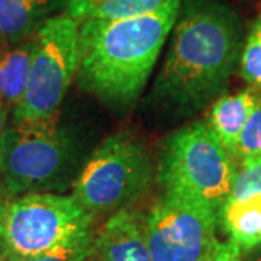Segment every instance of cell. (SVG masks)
I'll return each mask as SVG.
<instances>
[{
	"label": "cell",
	"mask_w": 261,
	"mask_h": 261,
	"mask_svg": "<svg viewBox=\"0 0 261 261\" xmlns=\"http://www.w3.org/2000/svg\"><path fill=\"white\" fill-rule=\"evenodd\" d=\"M167 56L151 99L190 116L224 94L243 54V25L219 0H180Z\"/></svg>",
	"instance_id": "obj_1"
},
{
	"label": "cell",
	"mask_w": 261,
	"mask_h": 261,
	"mask_svg": "<svg viewBox=\"0 0 261 261\" xmlns=\"http://www.w3.org/2000/svg\"><path fill=\"white\" fill-rule=\"evenodd\" d=\"M180 0L123 19H89L79 28L80 87L115 109L138 99L177 19Z\"/></svg>",
	"instance_id": "obj_2"
},
{
	"label": "cell",
	"mask_w": 261,
	"mask_h": 261,
	"mask_svg": "<svg viewBox=\"0 0 261 261\" xmlns=\"http://www.w3.org/2000/svg\"><path fill=\"white\" fill-rule=\"evenodd\" d=\"M83 145L56 116L12 122L0 137L2 183L12 196L63 193L83 167Z\"/></svg>",
	"instance_id": "obj_3"
},
{
	"label": "cell",
	"mask_w": 261,
	"mask_h": 261,
	"mask_svg": "<svg viewBox=\"0 0 261 261\" xmlns=\"http://www.w3.org/2000/svg\"><path fill=\"white\" fill-rule=\"evenodd\" d=\"M237 166L209 123L196 122L170 135L160 152L157 180L164 193L221 207L232 192Z\"/></svg>",
	"instance_id": "obj_4"
},
{
	"label": "cell",
	"mask_w": 261,
	"mask_h": 261,
	"mask_svg": "<svg viewBox=\"0 0 261 261\" xmlns=\"http://www.w3.org/2000/svg\"><path fill=\"white\" fill-rule=\"evenodd\" d=\"M93 216L73 195H5L0 197V245L6 258L42 254L93 231Z\"/></svg>",
	"instance_id": "obj_5"
},
{
	"label": "cell",
	"mask_w": 261,
	"mask_h": 261,
	"mask_svg": "<svg viewBox=\"0 0 261 261\" xmlns=\"http://www.w3.org/2000/svg\"><path fill=\"white\" fill-rule=\"evenodd\" d=\"M152 163L145 145L129 134L106 138L84 161L73 193L90 214L116 212L151 185Z\"/></svg>",
	"instance_id": "obj_6"
},
{
	"label": "cell",
	"mask_w": 261,
	"mask_h": 261,
	"mask_svg": "<svg viewBox=\"0 0 261 261\" xmlns=\"http://www.w3.org/2000/svg\"><path fill=\"white\" fill-rule=\"evenodd\" d=\"M80 23L68 15L48 19L35 34L28 83L12 122L56 116L79 68Z\"/></svg>",
	"instance_id": "obj_7"
},
{
	"label": "cell",
	"mask_w": 261,
	"mask_h": 261,
	"mask_svg": "<svg viewBox=\"0 0 261 261\" xmlns=\"http://www.w3.org/2000/svg\"><path fill=\"white\" fill-rule=\"evenodd\" d=\"M219 216L212 207L163 193L144 218L152 261H203L219 244Z\"/></svg>",
	"instance_id": "obj_8"
},
{
	"label": "cell",
	"mask_w": 261,
	"mask_h": 261,
	"mask_svg": "<svg viewBox=\"0 0 261 261\" xmlns=\"http://www.w3.org/2000/svg\"><path fill=\"white\" fill-rule=\"evenodd\" d=\"M94 261H152L144 218L123 207L111 215L94 238Z\"/></svg>",
	"instance_id": "obj_9"
},
{
	"label": "cell",
	"mask_w": 261,
	"mask_h": 261,
	"mask_svg": "<svg viewBox=\"0 0 261 261\" xmlns=\"http://www.w3.org/2000/svg\"><path fill=\"white\" fill-rule=\"evenodd\" d=\"M68 0H0V42L16 45L32 38Z\"/></svg>",
	"instance_id": "obj_10"
},
{
	"label": "cell",
	"mask_w": 261,
	"mask_h": 261,
	"mask_svg": "<svg viewBox=\"0 0 261 261\" xmlns=\"http://www.w3.org/2000/svg\"><path fill=\"white\" fill-rule=\"evenodd\" d=\"M260 96L258 89L248 87L235 94H222L212 105L207 123L233 161L237 160L244 126L255 109Z\"/></svg>",
	"instance_id": "obj_11"
},
{
	"label": "cell",
	"mask_w": 261,
	"mask_h": 261,
	"mask_svg": "<svg viewBox=\"0 0 261 261\" xmlns=\"http://www.w3.org/2000/svg\"><path fill=\"white\" fill-rule=\"evenodd\" d=\"M219 224L243 252L261 245V192L228 197L219 211Z\"/></svg>",
	"instance_id": "obj_12"
},
{
	"label": "cell",
	"mask_w": 261,
	"mask_h": 261,
	"mask_svg": "<svg viewBox=\"0 0 261 261\" xmlns=\"http://www.w3.org/2000/svg\"><path fill=\"white\" fill-rule=\"evenodd\" d=\"M35 35L16 45L0 42V102L15 109L25 93Z\"/></svg>",
	"instance_id": "obj_13"
},
{
	"label": "cell",
	"mask_w": 261,
	"mask_h": 261,
	"mask_svg": "<svg viewBox=\"0 0 261 261\" xmlns=\"http://www.w3.org/2000/svg\"><path fill=\"white\" fill-rule=\"evenodd\" d=\"M167 0H68L65 15L79 23L89 19H123L161 8Z\"/></svg>",
	"instance_id": "obj_14"
},
{
	"label": "cell",
	"mask_w": 261,
	"mask_h": 261,
	"mask_svg": "<svg viewBox=\"0 0 261 261\" xmlns=\"http://www.w3.org/2000/svg\"><path fill=\"white\" fill-rule=\"evenodd\" d=\"M94 238L96 232L93 229L74 241L57 247L54 250L31 257L6 258V261H89L93 257Z\"/></svg>",
	"instance_id": "obj_15"
},
{
	"label": "cell",
	"mask_w": 261,
	"mask_h": 261,
	"mask_svg": "<svg viewBox=\"0 0 261 261\" xmlns=\"http://www.w3.org/2000/svg\"><path fill=\"white\" fill-rule=\"evenodd\" d=\"M240 71L247 83L261 92V16L254 22L245 39Z\"/></svg>",
	"instance_id": "obj_16"
},
{
	"label": "cell",
	"mask_w": 261,
	"mask_h": 261,
	"mask_svg": "<svg viewBox=\"0 0 261 261\" xmlns=\"http://www.w3.org/2000/svg\"><path fill=\"white\" fill-rule=\"evenodd\" d=\"M237 160L240 163L261 160V96L255 109L252 111L244 126L238 144Z\"/></svg>",
	"instance_id": "obj_17"
},
{
	"label": "cell",
	"mask_w": 261,
	"mask_h": 261,
	"mask_svg": "<svg viewBox=\"0 0 261 261\" xmlns=\"http://www.w3.org/2000/svg\"><path fill=\"white\" fill-rule=\"evenodd\" d=\"M255 192H261V160L243 161L237 168L229 197H241Z\"/></svg>",
	"instance_id": "obj_18"
},
{
	"label": "cell",
	"mask_w": 261,
	"mask_h": 261,
	"mask_svg": "<svg viewBox=\"0 0 261 261\" xmlns=\"http://www.w3.org/2000/svg\"><path fill=\"white\" fill-rule=\"evenodd\" d=\"M203 261H243V251L233 241L219 243Z\"/></svg>",
	"instance_id": "obj_19"
},
{
	"label": "cell",
	"mask_w": 261,
	"mask_h": 261,
	"mask_svg": "<svg viewBox=\"0 0 261 261\" xmlns=\"http://www.w3.org/2000/svg\"><path fill=\"white\" fill-rule=\"evenodd\" d=\"M8 112H9V109L0 102V137L8 128Z\"/></svg>",
	"instance_id": "obj_20"
},
{
	"label": "cell",
	"mask_w": 261,
	"mask_h": 261,
	"mask_svg": "<svg viewBox=\"0 0 261 261\" xmlns=\"http://www.w3.org/2000/svg\"><path fill=\"white\" fill-rule=\"evenodd\" d=\"M243 261H261V245L252 248L250 251L243 252Z\"/></svg>",
	"instance_id": "obj_21"
},
{
	"label": "cell",
	"mask_w": 261,
	"mask_h": 261,
	"mask_svg": "<svg viewBox=\"0 0 261 261\" xmlns=\"http://www.w3.org/2000/svg\"><path fill=\"white\" fill-rule=\"evenodd\" d=\"M0 261H6V252H5L2 245H0Z\"/></svg>",
	"instance_id": "obj_22"
},
{
	"label": "cell",
	"mask_w": 261,
	"mask_h": 261,
	"mask_svg": "<svg viewBox=\"0 0 261 261\" xmlns=\"http://www.w3.org/2000/svg\"><path fill=\"white\" fill-rule=\"evenodd\" d=\"M5 195H9L8 192H6V189L3 186V183H0V197H3Z\"/></svg>",
	"instance_id": "obj_23"
},
{
	"label": "cell",
	"mask_w": 261,
	"mask_h": 261,
	"mask_svg": "<svg viewBox=\"0 0 261 261\" xmlns=\"http://www.w3.org/2000/svg\"><path fill=\"white\" fill-rule=\"evenodd\" d=\"M0 183H2V166H0Z\"/></svg>",
	"instance_id": "obj_24"
}]
</instances>
